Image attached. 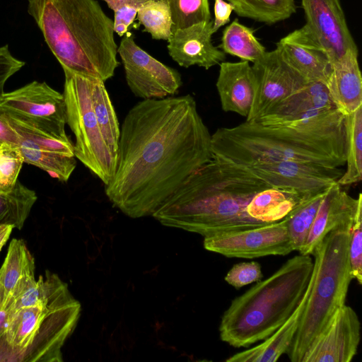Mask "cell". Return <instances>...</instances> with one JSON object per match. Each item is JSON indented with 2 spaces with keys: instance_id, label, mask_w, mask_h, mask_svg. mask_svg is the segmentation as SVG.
Returning a JSON list of instances; mask_svg holds the SVG:
<instances>
[{
  "instance_id": "4fadbf2b",
  "label": "cell",
  "mask_w": 362,
  "mask_h": 362,
  "mask_svg": "<svg viewBox=\"0 0 362 362\" xmlns=\"http://www.w3.org/2000/svg\"><path fill=\"white\" fill-rule=\"evenodd\" d=\"M305 25L325 47L331 63L348 50H358L339 0H301Z\"/></svg>"
},
{
  "instance_id": "f546056e",
  "label": "cell",
  "mask_w": 362,
  "mask_h": 362,
  "mask_svg": "<svg viewBox=\"0 0 362 362\" xmlns=\"http://www.w3.org/2000/svg\"><path fill=\"white\" fill-rule=\"evenodd\" d=\"M329 187L304 198L285 218L294 251L302 250Z\"/></svg>"
},
{
  "instance_id": "5b68a950",
  "label": "cell",
  "mask_w": 362,
  "mask_h": 362,
  "mask_svg": "<svg viewBox=\"0 0 362 362\" xmlns=\"http://www.w3.org/2000/svg\"><path fill=\"white\" fill-rule=\"evenodd\" d=\"M313 267L310 255L299 253L235 298L221 320V341L235 348H246L272 334L299 305Z\"/></svg>"
},
{
  "instance_id": "2e32d148",
  "label": "cell",
  "mask_w": 362,
  "mask_h": 362,
  "mask_svg": "<svg viewBox=\"0 0 362 362\" xmlns=\"http://www.w3.org/2000/svg\"><path fill=\"white\" fill-rule=\"evenodd\" d=\"M276 49L283 60L306 82L325 83L331 70L329 57L305 25L282 37Z\"/></svg>"
},
{
  "instance_id": "9a60e30c",
  "label": "cell",
  "mask_w": 362,
  "mask_h": 362,
  "mask_svg": "<svg viewBox=\"0 0 362 362\" xmlns=\"http://www.w3.org/2000/svg\"><path fill=\"white\" fill-rule=\"evenodd\" d=\"M0 109L65 130L66 106L63 93L45 82L32 81L0 97Z\"/></svg>"
},
{
  "instance_id": "8fae6325",
  "label": "cell",
  "mask_w": 362,
  "mask_h": 362,
  "mask_svg": "<svg viewBox=\"0 0 362 362\" xmlns=\"http://www.w3.org/2000/svg\"><path fill=\"white\" fill-rule=\"evenodd\" d=\"M252 64L254 98L246 121L261 118L308 83L283 60L276 48Z\"/></svg>"
},
{
  "instance_id": "603a6c76",
  "label": "cell",
  "mask_w": 362,
  "mask_h": 362,
  "mask_svg": "<svg viewBox=\"0 0 362 362\" xmlns=\"http://www.w3.org/2000/svg\"><path fill=\"white\" fill-rule=\"evenodd\" d=\"M3 112L6 119L22 139L43 149L75 156L74 144L65 131L24 116Z\"/></svg>"
},
{
  "instance_id": "8992f818",
  "label": "cell",
  "mask_w": 362,
  "mask_h": 362,
  "mask_svg": "<svg viewBox=\"0 0 362 362\" xmlns=\"http://www.w3.org/2000/svg\"><path fill=\"white\" fill-rule=\"evenodd\" d=\"M44 300L9 315L5 362H62V348L74 332L81 305L57 274L47 270Z\"/></svg>"
},
{
  "instance_id": "1f68e13d",
  "label": "cell",
  "mask_w": 362,
  "mask_h": 362,
  "mask_svg": "<svg viewBox=\"0 0 362 362\" xmlns=\"http://www.w3.org/2000/svg\"><path fill=\"white\" fill-rule=\"evenodd\" d=\"M136 19L154 40H168L173 20L168 0H148L137 9Z\"/></svg>"
},
{
  "instance_id": "b9f144b4",
  "label": "cell",
  "mask_w": 362,
  "mask_h": 362,
  "mask_svg": "<svg viewBox=\"0 0 362 362\" xmlns=\"http://www.w3.org/2000/svg\"><path fill=\"white\" fill-rule=\"evenodd\" d=\"M106 2L107 6L115 11L119 7L125 5V4H131L136 6H139L144 2L148 0H102Z\"/></svg>"
},
{
  "instance_id": "7a4b0ae2",
  "label": "cell",
  "mask_w": 362,
  "mask_h": 362,
  "mask_svg": "<svg viewBox=\"0 0 362 362\" xmlns=\"http://www.w3.org/2000/svg\"><path fill=\"white\" fill-rule=\"evenodd\" d=\"M211 151L212 159L241 166L292 160L340 168L346 164L344 115L323 109L272 124L245 121L218 128Z\"/></svg>"
},
{
  "instance_id": "ba28073f",
  "label": "cell",
  "mask_w": 362,
  "mask_h": 362,
  "mask_svg": "<svg viewBox=\"0 0 362 362\" xmlns=\"http://www.w3.org/2000/svg\"><path fill=\"white\" fill-rule=\"evenodd\" d=\"M63 71L66 124L75 136L74 156L105 185L114 175L116 157L104 139L92 107V77Z\"/></svg>"
},
{
  "instance_id": "ab89813d",
  "label": "cell",
  "mask_w": 362,
  "mask_h": 362,
  "mask_svg": "<svg viewBox=\"0 0 362 362\" xmlns=\"http://www.w3.org/2000/svg\"><path fill=\"white\" fill-rule=\"evenodd\" d=\"M11 308L9 303L0 288V362H5L4 334L9 315L12 313Z\"/></svg>"
},
{
  "instance_id": "4316f807",
  "label": "cell",
  "mask_w": 362,
  "mask_h": 362,
  "mask_svg": "<svg viewBox=\"0 0 362 362\" xmlns=\"http://www.w3.org/2000/svg\"><path fill=\"white\" fill-rule=\"evenodd\" d=\"M346 169L337 180L341 185L357 183L362 178V106L344 115Z\"/></svg>"
},
{
  "instance_id": "7bdbcfd3",
  "label": "cell",
  "mask_w": 362,
  "mask_h": 362,
  "mask_svg": "<svg viewBox=\"0 0 362 362\" xmlns=\"http://www.w3.org/2000/svg\"><path fill=\"white\" fill-rule=\"evenodd\" d=\"M13 228V226L11 225L0 226V252L9 238Z\"/></svg>"
},
{
  "instance_id": "e0dca14e",
  "label": "cell",
  "mask_w": 362,
  "mask_h": 362,
  "mask_svg": "<svg viewBox=\"0 0 362 362\" xmlns=\"http://www.w3.org/2000/svg\"><path fill=\"white\" fill-rule=\"evenodd\" d=\"M212 25L210 21L173 30L167 40L170 57L185 68L196 65L209 69L224 62L226 53L212 43Z\"/></svg>"
},
{
  "instance_id": "484cf974",
  "label": "cell",
  "mask_w": 362,
  "mask_h": 362,
  "mask_svg": "<svg viewBox=\"0 0 362 362\" xmlns=\"http://www.w3.org/2000/svg\"><path fill=\"white\" fill-rule=\"evenodd\" d=\"M90 96L101 133L111 153L117 157L120 127L105 81L92 77Z\"/></svg>"
},
{
  "instance_id": "d590c367",
  "label": "cell",
  "mask_w": 362,
  "mask_h": 362,
  "mask_svg": "<svg viewBox=\"0 0 362 362\" xmlns=\"http://www.w3.org/2000/svg\"><path fill=\"white\" fill-rule=\"evenodd\" d=\"M263 278L261 265L255 261L243 262L234 264L224 279L230 286L240 288L259 281Z\"/></svg>"
},
{
  "instance_id": "f35d334b",
  "label": "cell",
  "mask_w": 362,
  "mask_h": 362,
  "mask_svg": "<svg viewBox=\"0 0 362 362\" xmlns=\"http://www.w3.org/2000/svg\"><path fill=\"white\" fill-rule=\"evenodd\" d=\"M233 10L234 7L230 3L225 0H214L213 33H215L219 28L229 23Z\"/></svg>"
},
{
  "instance_id": "277c9868",
  "label": "cell",
  "mask_w": 362,
  "mask_h": 362,
  "mask_svg": "<svg viewBox=\"0 0 362 362\" xmlns=\"http://www.w3.org/2000/svg\"><path fill=\"white\" fill-rule=\"evenodd\" d=\"M28 13L63 70L103 81L114 76L113 21L96 0H28Z\"/></svg>"
},
{
  "instance_id": "83f0119b",
  "label": "cell",
  "mask_w": 362,
  "mask_h": 362,
  "mask_svg": "<svg viewBox=\"0 0 362 362\" xmlns=\"http://www.w3.org/2000/svg\"><path fill=\"white\" fill-rule=\"evenodd\" d=\"M233 11L243 17L267 25L289 18L296 12L295 0H226Z\"/></svg>"
},
{
  "instance_id": "ffe728a7",
  "label": "cell",
  "mask_w": 362,
  "mask_h": 362,
  "mask_svg": "<svg viewBox=\"0 0 362 362\" xmlns=\"http://www.w3.org/2000/svg\"><path fill=\"white\" fill-rule=\"evenodd\" d=\"M358 50H348L331 65L325 86L336 108L344 115L362 106V78Z\"/></svg>"
},
{
  "instance_id": "30bf717a",
  "label": "cell",
  "mask_w": 362,
  "mask_h": 362,
  "mask_svg": "<svg viewBox=\"0 0 362 362\" xmlns=\"http://www.w3.org/2000/svg\"><path fill=\"white\" fill-rule=\"evenodd\" d=\"M206 250L227 257L252 259L269 255H286L294 251L286 218L250 228L206 236Z\"/></svg>"
},
{
  "instance_id": "d4e9b609",
  "label": "cell",
  "mask_w": 362,
  "mask_h": 362,
  "mask_svg": "<svg viewBox=\"0 0 362 362\" xmlns=\"http://www.w3.org/2000/svg\"><path fill=\"white\" fill-rule=\"evenodd\" d=\"M255 32L254 29L241 24L235 18L223 30L221 43L218 47L226 54L254 63L267 52L256 37Z\"/></svg>"
},
{
  "instance_id": "8d00e7d4",
  "label": "cell",
  "mask_w": 362,
  "mask_h": 362,
  "mask_svg": "<svg viewBox=\"0 0 362 362\" xmlns=\"http://www.w3.org/2000/svg\"><path fill=\"white\" fill-rule=\"evenodd\" d=\"M24 65V62L11 54L7 45L0 47V97L4 93L6 81Z\"/></svg>"
},
{
  "instance_id": "cb8c5ba5",
  "label": "cell",
  "mask_w": 362,
  "mask_h": 362,
  "mask_svg": "<svg viewBox=\"0 0 362 362\" xmlns=\"http://www.w3.org/2000/svg\"><path fill=\"white\" fill-rule=\"evenodd\" d=\"M35 274V260L25 242L13 238L0 268V288L11 305L13 293L21 279Z\"/></svg>"
},
{
  "instance_id": "60d3db41",
  "label": "cell",
  "mask_w": 362,
  "mask_h": 362,
  "mask_svg": "<svg viewBox=\"0 0 362 362\" xmlns=\"http://www.w3.org/2000/svg\"><path fill=\"white\" fill-rule=\"evenodd\" d=\"M21 139V136L9 124L0 109V145L6 142L19 144Z\"/></svg>"
},
{
  "instance_id": "d6986e66",
  "label": "cell",
  "mask_w": 362,
  "mask_h": 362,
  "mask_svg": "<svg viewBox=\"0 0 362 362\" xmlns=\"http://www.w3.org/2000/svg\"><path fill=\"white\" fill-rule=\"evenodd\" d=\"M216 86L223 111L248 115L254 98L255 78L247 61L223 62Z\"/></svg>"
},
{
  "instance_id": "f1b7e54d",
  "label": "cell",
  "mask_w": 362,
  "mask_h": 362,
  "mask_svg": "<svg viewBox=\"0 0 362 362\" xmlns=\"http://www.w3.org/2000/svg\"><path fill=\"white\" fill-rule=\"evenodd\" d=\"M18 146L24 163L46 171L61 182L68 181L76 168L75 156L43 149L22 138Z\"/></svg>"
},
{
  "instance_id": "52a82bcc",
  "label": "cell",
  "mask_w": 362,
  "mask_h": 362,
  "mask_svg": "<svg viewBox=\"0 0 362 362\" xmlns=\"http://www.w3.org/2000/svg\"><path fill=\"white\" fill-rule=\"evenodd\" d=\"M351 226L332 230L313 252L314 267L311 289L298 329L286 353L292 362H301L313 342L345 305L353 279L349 258Z\"/></svg>"
},
{
  "instance_id": "4dcf8cb0",
  "label": "cell",
  "mask_w": 362,
  "mask_h": 362,
  "mask_svg": "<svg viewBox=\"0 0 362 362\" xmlns=\"http://www.w3.org/2000/svg\"><path fill=\"white\" fill-rule=\"evenodd\" d=\"M37 198L35 191L19 181L11 192L0 193V226L11 225L21 230Z\"/></svg>"
},
{
  "instance_id": "d6a6232c",
  "label": "cell",
  "mask_w": 362,
  "mask_h": 362,
  "mask_svg": "<svg viewBox=\"0 0 362 362\" xmlns=\"http://www.w3.org/2000/svg\"><path fill=\"white\" fill-rule=\"evenodd\" d=\"M173 20L172 32L211 21L209 0H168Z\"/></svg>"
},
{
  "instance_id": "5bb4252c",
  "label": "cell",
  "mask_w": 362,
  "mask_h": 362,
  "mask_svg": "<svg viewBox=\"0 0 362 362\" xmlns=\"http://www.w3.org/2000/svg\"><path fill=\"white\" fill-rule=\"evenodd\" d=\"M360 339L358 315L345 304L313 342L301 362H350L357 354Z\"/></svg>"
},
{
  "instance_id": "e575fe53",
  "label": "cell",
  "mask_w": 362,
  "mask_h": 362,
  "mask_svg": "<svg viewBox=\"0 0 362 362\" xmlns=\"http://www.w3.org/2000/svg\"><path fill=\"white\" fill-rule=\"evenodd\" d=\"M349 258L353 279L362 284V206H359L350 229Z\"/></svg>"
},
{
  "instance_id": "9c48e42d",
  "label": "cell",
  "mask_w": 362,
  "mask_h": 362,
  "mask_svg": "<svg viewBox=\"0 0 362 362\" xmlns=\"http://www.w3.org/2000/svg\"><path fill=\"white\" fill-rule=\"evenodd\" d=\"M132 93L142 100L163 98L175 94L182 84L180 74L141 48L127 33L117 47Z\"/></svg>"
},
{
  "instance_id": "7c38bea8",
  "label": "cell",
  "mask_w": 362,
  "mask_h": 362,
  "mask_svg": "<svg viewBox=\"0 0 362 362\" xmlns=\"http://www.w3.org/2000/svg\"><path fill=\"white\" fill-rule=\"evenodd\" d=\"M241 167L272 187L307 196L328 188L344 173L340 168L292 160L255 163Z\"/></svg>"
},
{
  "instance_id": "7402d4cb",
  "label": "cell",
  "mask_w": 362,
  "mask_h": 362,
  "mask_svg": "<svg viewBox=\"0 0 362 362\" xmlns=\"http://www.w3.org/2000/svg\"><path fill=\"white\" fill-rule=\"evenodd\" d=\"M313 274L309 285L298 307L287 320L261 344L238 352L226 359L228 362H274L286 354L298 329L301 313L309 296Z\"/></svg>"
},
{
  "instance_id": "6da1fadb",
  "label": "cell",
  "mask_w": 362,
  "mask_h": 362,
  "mask_svg": "<svg viewBox=\"0 0 362 362\" xmlns=\"http://www.w3.org/2000/svg\"><path fill=\"white\" fill-rule=\"evenodd\" d=\"M211 159V134L192 95L141 100L120 127L115 170L105 194L130 218L152 216Z\"/></svg>"
},
{
  "instance_id": "3957f363",
  "label": "cell",
  "mask_w": 362,
  "mask_h": 362,
  "mask_svg": "<svg viewBox=\"0 0 362 362\" xmlns=\"http://www.w3.org/2000/svg\"><path fill=\"white\" fill-rule=\"evenodd\" d=\"M270 185L241 166L211 159L190 175L153 214L162 225L204 237L265 225L247 211Z\"/></svg>"
},
{
  "instance_id": "836d02e7",
  "label": "cell",
  "mask_w": 362,
  "mask_h": 362,
  "mask_svg": "<svg viewBox=\"0 0 362 362\" xmlns=\"http://www.w3.org/2000/svg\"><path fill=\"white\" fill-rule=\"evenodd\" d=\"M23 163L18 144L6 142L0 145V193L12 191L18 181Z\"/></svg>"
},
{
  "instance_id": "44dd1931",
  "label": "cell",
  "mask_w": 362,
  "mask_h": 362,
  "mask_svg": "<svg viewBox=\"0 0 362 362\" xmlns=\"http://www.w3.org/2000/svg\"><path fill=\"white\" fill-rule=\"evenodd\" d=\"M336 108L327 92L325 83L308 82L277 104L267 115L252 121L271 124L293 119L310 112Z\"/></svg>"
},
{
  "instance_id": "ac0fdd59",
  "label": "cell",
  "mask_w": 362,
  "mask_h": 362,
  "mask_svg": "<svg viewBox=\"0 0 362 362\" xmlns=\"http://www.w3.org/2000/svg\"><path fill=\"white\" fill-rule=\"evenodd\" d=\"M361 206V193L354 198L343 190L337 182L331 185L320 204L306 242L299 253L312 255L315 246L332 230L351 226Z\"/></svg>"
},
{
  "instance_id": "74e56055",
  "label": "cell",
  "mask_w": 362,
  "mask_h": 362,
  "mask_svg": "<svg viewBox=\"0 0 362 362\" xmlns=\"http://www.w3.org/2000/svg\"><path fill=\"white\" fill-rule=\"evenodd\" d=\"M138 8L136 6L125 4L114 11V33L120 37L127 33L129 26L136 17Z\"/></svg>"
}]
</instances>
